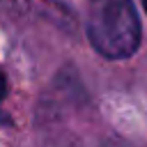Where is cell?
<instances>
[{
  "label": "cell",
  "mask_w": 147,
  "mask_h": 147,
  "mask_svg": "<svg viewBox=\"0 0 147 147\" xmlns=\"http://www.w3.org/2000/svg\"><path fill=\"white\" fill-rule=\"evenodd\" d=\"M85 28L103 57L124 60L140 46V21L131 0H87Z\"/></svg>",
  "instance_id": "1"
},
{
  "label": "cell",
  "mask_w": 147,
  "mask_h": 147,
  "mask_svg": "<svg viewBox=\"0 0 147 147\" xmlns=\"http://www.w3.org/2000/svg\"><path fill=\"white\" fill-rule=\"evenodd\" d=\"M142 7H145V11H147V0H142Z\"/></svg>",
  "instance_id": "2"
}]
</instances>
